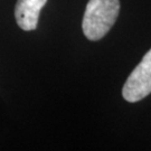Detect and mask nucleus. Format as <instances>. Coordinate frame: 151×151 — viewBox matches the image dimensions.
Returning <instances> with one entry per match:
<instances>
[{"label": "nucleus", "mask_w": 151, "mask_h": 151, "mask_svg": "<svg viewBox=\"0 0 151 151\" xmlns=\"http://www.w3.org/2000/svg\"><path fill=\"white\" fill-rule=\"evenodd\" d=\"M119 0H90L87 2L82 28L90 40L103 38L112 28L119 16Z\"/></svg>", "instance_id": "nucleus-1"}, {"label": "nucleus", "mask_w": 151, "mask_h": 151, "mask_svg": "<svg viewBox=\"0 0 151 151\" xmlns=\"http://www.w3.org/2000/svg\"><path fill=\"white\" fill-rule=\"evenodd\" d=\"M151 93V49L147 53L122 88L123 99L128 102H138Z\"/></svg>", "instance_id": "nucleus-2"}, {"label": "nucleus", "mask_w": 151, "mask_h": 151, "mask_svg": "<svg viewBox=\"0 0 151 151\" xmlns=\"http://www.w3.org/2000/svg\"><path fill=\"white\" fill-rule=\"evenodd\" d=\"M47 0H18L15 7V17L22 30H34L37 27L39 12Z\"/></svg>", "instance_id": "nucleus-3"}]
</instances>
